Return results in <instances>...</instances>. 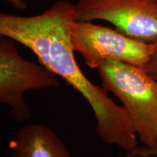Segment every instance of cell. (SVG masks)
<instances>
[{"label": "cell", "mask_w": 157, "mask_h": 157, "mask_svg": "<svg viewBox=\"0 0 157 157\" xmlns=\"http://www.w3.org/2000/svg\"><path fill=\"white\" fill-rule=\"evenodd\" d=\"M152 44V51L148 61L144 66L147 73L157 80V42Z\"/></svg>", "instance_id": "obj_7"}, {"label": "cell", "mask_w": 157, "mask_h": 157, "mask_svg": "<svg viewBox=\"0 0 157 157\" xmlns=\"http://www.w3.org/2000/svg\"><path fill=\"white\" fill-rule=\"evenodd\" d=\"M74 17L78 21H107L135 40L157 42V0H78Z\"/></svg>", "instance_id": "obj_5"}, {"label": "cell", "mask_w": 157, "mask_h": 157, "mask_svg": "<svg viewBox=\"0 0 157 157\" xmlns=\"http://www.w3.org/2000/svg\"><path fill=\"white\" fill-rule=\"evenodd\" d=\"M10 5L13 8L18 10H24L27 8V4L23 0H3Z\"/></svg>", "instance_id": "obj_8"}, {"label": "cell", "mask_w": 157, "mask_h": 157, "mask_svg": "<svg viewBox=\"0 0 157 157\" xmlns=\"http://www.w3.org/2000/svg\"><path fill=\"white\" fill-rule=\"evenodd\" d=\"M10 157H72L58 135L41 124L21 127L10 143Z\"/></svg>", "instance_id": "obj_6"}, {"label": "cell", "mask_w": 157, "mask_h": 157, "mask_svg": "<svg viewBox=\"0 0 157 157\" xmlns=\"http://www.w3.org/2000/svg\"><path fill=\"white\" fill-rule=\"evenodd\" d=\"M58 76L42 64L20 56L15 42L0 38V102L11 108L10 116L18 122L26 121L31 111L25 101V92L58 87Z\"/></svg>", "instance_id": "obj_3"}, {"label": "cell", "mask_w": 157, "mask_h": 157, "mask_svg": "<svg viewBox=\"0 0 157 157\" xmlns=\"http://www.w3.org/2000/svg\"><path fill=\"white\" fill-rule=\"evenodd\" d=\"M74 5L59 0L42 14L20 16L1 13L0 34L21 43L41 64L81 93L93 109L95 131L103 142L129 151L137 147V135L126 110L92 83L76 63L71 38Z\"/></svg>", "instance_id": "obj_1"}, {"label": "cell", "mask_w": 157, "mask_h": 157, "mask_svg": "<svg viewBox=\"0 0 157 157\" xmlns=\"http://www.w3.org/2000/svg\"><path fill=\"white\" fill-rule=\"evenodd\" d=\"M103 87L123 104L143 146L157 148V80L143 68L108 60L97 68Z\"/></svg>", "instance_id": "obj_2"}, {"label": "cell", "mask_w": 157, "mask_h": 157, "mask_svg": "<svg viewBox=\"0 0 157 157\" xmlns=\"http://www.w3.org/2000/svg\"><path fill=\"white\" fill-rule=\"evenodd\" d=\"M71 38L74 51L85 63L97 69L105 60L121 61L144 68L152 51V44L126 36L117 29L93 24L91 21H74Z\"/></svg>", "instance_id": "obj_4"}]
</instances>
